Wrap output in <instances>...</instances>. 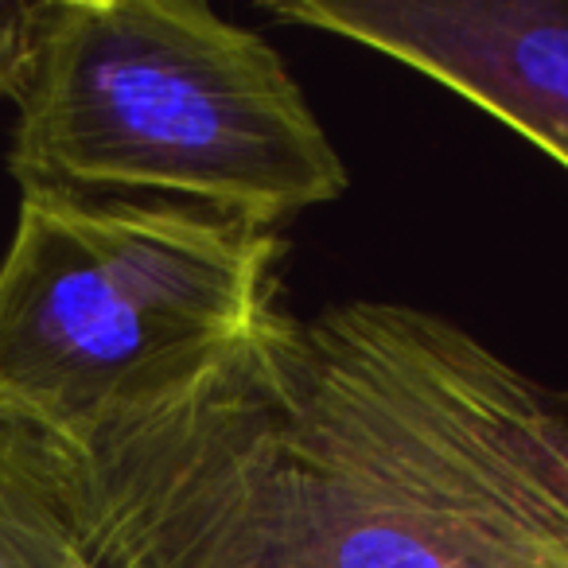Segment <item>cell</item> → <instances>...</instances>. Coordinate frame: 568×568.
I'll list each match as a JSON object with an SVG mask.
<instances>
[{
	"mask_svg": "<svg viewBox=\"0 0 568 568\" xmlns=\"http://www.w3.org/2000/svg\"><path fill=\"white\" fill-rule=\"evenodd\" d=\"M20 191L164 199L276 230L351 187L261 32L206 0H36L0 12Z\"/></svg>",
	"mask_w": 568,
	"mask_h": 568,
	"instance_id": "7a4b0ae2",
	"label": "cell"
},
{
	"mask_svg": "<svg viewBox=\"0 0 568 568\" xmlns=\"http://www.w3.org/2000/svg\"><path fill=\"white\" fill-rule=\"evenodd\" d=\"M565 402H568V397H565Z\"/></svg>",
	"mask_w": 568,
	"mask_h": 568,
	"instance_id": "8992f818",
	"label": "cell"
},
{
	"mask_svg": "<svg viewBox=\"0 0 568 568\" xmlns=\"http://www.w3.org/2000/svg\"><path fill=\"white\" fill-rule=\"evenodd\" d=\"M440 82L568 168V0H265Z\"/></svg>",
	"mask_w": 568,
	"mask_h": 568,
	"instance_id": "277c9868",
	"label": "cell"
},
{
	"mask_svg": "<svg viewBox=\"0 0 568 568\" xmlns=\"http://www.w3.org/2000/svg\"><path fill=\"white\" fill-rule=\"evenodd\" d=\"M0 568H94L63 514L40 436L17 425H0Z\"/></svg>",
	"mask_w": 568,
	"mask_h": 568,
	"instance_id": "5b68a950",
	"label": "cell"
},
{
	"mask_svg": "<svg viewBox=\"0 0 568 568\" xmlns=\"http://www.w3.org/2000/svg\"><path fill=\"white\" fill-rule=\"evenodd\" d=\"M36 436L94 568H568V402L409 304L281 301L149 402Z\"/></svg>",
	"mask_w": 568,
	"mask_h": 568,
	"instance_id": "6da1fadb",
	"label": "cell"
},
{
	"mask_svg": "<svg viewBox=\"0 0 568 568\" xmlns=\"http://www.w3.org/2000/svg\"><path fill=\"white\" fill-rule=\"evenodd\" d=\"M284 237L203 206L20 191L0 257V425L74 433L149 402L281 304Z\"/></svg>",
	"mask_w": 568,
	"mask_h": 568,
	"instance_id": "3957f363",
	"label": "cell"
}]
</instances>
